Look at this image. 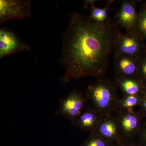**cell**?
Segmentation results:
<instances>
[{"label":"cell","mask_w":146,"mask_h":146,"mask_svg":"<svg viewBox=\"0 0 146 146\" xmlns=\"http://www.w3.org/2000/svg\"><path fill=\"white\" fill-rule=\"evenodd\" d=\"M113 1H109L104 7L99 8L94 5L91 8V14L89 17L92 20L99 23H105L110 19L108 12L110 4Z\"/></svg>","instance_id":"cell-13"},{"label":"cell","mask_w":146,"mask_h":146,"mask_svg":"<svg viewBox=\"0 0 146 146\" xmlns=\"http://www.w3.org/2000/svg\"><path fill=\"white\" fill-rule=\"evenodd\" d=\"M144 53L146 55V47H145V50H144Z\"/></svg>","instance_id":"cell-22"},{"label":"cell","mask_w":146,"mask_h":146,"mask_svg":"<svg viewBox=\"0 0 146 146\" xmlns=\"http://www.w3.org/2000/svg\"><path fill=\"white\" fill-rule=\"evenodd\" d=\"M138 17L135 1L123 0L115 21L118 26L127 31L135 28Z\"/></svg>","instance_id":"cell-9"},{"label":"cell","mask_w":146,"mask_h":146,"mask_svg":"<svg viewBox=\"0 0 146 146\" xmlns=\"http://www.w3.org/2000/svg\"><path fill=\"white\" fill-rule=\"evenodd\" d=\"M135 30L143 39H146V9L138 14Z\"/></svg>","instance_id":"cell-16"},{"label":"cell","mask_w":146,"mask_h":146,"mask_svg":"<svg viewBox=\"0 0 146 146\" xmlns=\"http://www.w3.org/2000/svg\"><path fill=\"white\" fill-rule=\"evenodd\" d=\"M138 111L144 118L146 117V93L143 96V98L139 105Z\"/></svg>","instance_id":"cell-19"},{"label":"cell","mask_w":146,"mask_h":146,"mask_svg":"<svg viewBox=\"0 0 146 146\" xmlns=\"http://www.w3.org/2000/svg\"><path fill=\"white\" fill-rule=\"evenodd\" d=\"M145 93H146V92Z\"/></svg>","instance_id":"cell-25"},{"label":"cell","mask_w":146,"mask_h":146,"mask_svg":"<svg viewBox=\"0 0 146 146\" xmlns=\"http://www.w3.org/2000/svg\"><path fill=\"white\" fill-rule=\"evenodd\" d=\"M137 78L146 87V55L144 53L140 57L139 60Z\"/></svg>","instance_id":"cell-17"},{"label":"cell","mask_w":146,"mask_h":146,"mask_svg":"<svg viewBox=\"0 0 146 146\" xmlns=\"http://www.w3.org/2000/svg\"><path fill=\"white\" fill-rule=\"evenodd\" d=\"M143 38L135 29L126 31L125 33L118 31L114 41L113 54H123L141 57L145 50Z\"/></svg>","instance_id":"cell-4"},{"label":"cell","mask_w":146,"mask_h":146,"mask_svg":"<svg viewBox=\"0 0 146 146\" xmlns=\"http://www.w3.org/2000/svg\"><path fill=\"white\" fill-rule=\"evenodd\" d=\"M119 145L121 146H142L138 143H135L134 142H131L127 144H124L122 143L120 144Z\"/></svg>","instance_id":"cell-21"},{"label":"cell","mask_w":146,"mask_h":146,"mask_svg":"<svg viewBox=\"0 0 146 146\" xmlns=\"http://www.w3.org/2000/svg\"><path fill=\"white\" fill-rule=\"evenodd\" d=\"M87 99L84 93L74 89L68 96L60 99L56 115H61L74 125L86 106Z\"/></svg>","instance_id":"cell-5"},{"label":"cell","mask_w":146,"mask_h":146,"mask_svg":"<svg viewBox=\"0 0 146 146\" xmlns=\"http://www.w3.org/2000/svg\"><path fill=\"white\" fill-rule=\"evenodd\" d=\"M143 95L124 96L119 99L118 109L133 110L135 107L139 106Z\"/></svg>","instance_id":"cell-14"},{"label":"cell","mask_w":146,"mask_h":146,"mask_svg":"<svg viewBox=\"0 0 146 146\" xmlns=\"http://www.w3.org/2000/svg\"><path fill=\"white\" fill-rule=\"evenodd\" d=\"M146 9V3H145V5H144V9Z\"/></svg>","instance_id":"cell-23"},{"label":"cell","mask_w":146,"mask_h":146,"mask_svg":"<svg viewBox=\"0 0 146 146\" xmlns=\"http://www.w3.org/2000/svg\"><path fill=\"white\" fill-rule=\"evenodd\" d=\"M117 144L110 143L96 134L91 133L84 141L81 146H115Z\"/></svg>","instance_id":"cell-15"},{"label":"cell","mask_w":146,"mask_h":146,"mask_svg":"<svg viewBox=\"0 0 146 146\" xmlns=\"http://www.w3.org/2000/svg\"><path fill=\"white\" fill-rule=\"evenodd\" d=\"M115 146H121L119 145H115Z\"/></svg>","instance_id":"cell-24"},{"label":"cell","mask_w":146,"mask_h":146,"mask_svg":"<svg viewBox=\"0 0 146 146\" xmlns=\"http://www.w3.org/2000/svg\"><path fill=\"white\" fill-rule=\"evenodd\" d=\"M31 3V1L26 0H1L0 24L9 20H23L30 17Z\"/></svg>","instance_id":"cell-6"},{"label":"cell","mask_w":146,"mask_h":146,"mask_svg":"<svg viewBox=\"0 0 146 146\" xmlns=\"http://www.w3.org/2000/svg\"><path fill=\"white\" fill-rule=\"evenodd\" d=\"M137 138L138 139L137 143L142 146H146V121L144 122H143Z\"/></svg>","instance_id":"cell-18"},{"label":"cell","mask_w":146,"mask_h":146,"mask_svg":"<svg viewBox=\"0 0 146 146\" xmlns=\"http://www.w3.org/2000/svg\"><path fill=\"white\" fill-rule=\"evenodd\" d=\"M118 27L110 18L99 23L79 12L71 13L62 35L60 63L66 70L60 80L63 84L85 77L104 78Z\"/></svg>","instance_id":"cell-1"},{"label":"cell","mask_w":146,"mask_h":146,"mask_svg":"<svg viewBox=\"0 0 146 146\" xmlns=\"http://www.w3.org/2000/svg\"><path fill=\"white\" fill-rule=\"evenodd\" d=\"M30 46L7 28L0 29V58L31 50Z\"/></svg>","instance_id":"cell-7"},{"label":"cell","mask_w":146,"mask_h":146,"mask_svg":"<svg viewBox=\"0 0 146 146\" xmlns=\"http://www.w3.org/2000/svg\"><path fill=\"white\" fill-rule=\"evenodd\" d=\"M116 112L115 117L122 142L124 144L133 142L142 127L143 117L138 110L119 109Z\"/></svg>","instance_id":"cell-3"},{"label":"cell","mask_w":146,"mask_h":146,"mask_svg":"<svg viewBox=\"0 0 146 146\" xmlns=\"http://www.w3.org/2000/svg\"><path fill=\"white\" fill-rule=\"evenodd\" d=\"M91 133L96 134L113 143L120 145L122 143L117 120L113 115L103 116L96 127Z\"/></svg>","instance_id":"cell-8"},{"label":"cell","mask_w":146,"mask_h":146,"mask_svg":"<svg viewBox=\"0 0 146 146\" xmlns=\"http://www.w3.org/2000/svg\"><path fill=\"white\" fill-rule=\"evenodd\" d=\"M113 81L124 96L143 95L145 93V86L138 78L115 75Z\"/></svg>","instance_id":"cell-11"},{"label":"cell","mask_w":146,"mask_h":146,"mask_svg":"<svg viewBox=\"0 0 146 146\" xmlns=\"http://www.w3.org/2000/svg\"><path fill=\"white\" fill-rule=\"evenodd\" d=\"M102 117L91 105L86 106L74 125L84 131L91 132L96 127Z\"/></svg>","instance_id":"cell-12"},{"label":"cell","mask_w":146,"mask_h":146,"mask_svg":"<svg viewBox=\"0 0 146 146\" xmlns=\"http://www.w3.org/2000/svg\"><path fill=\"white\" fill-rule=\"evenodd\" d=\"M113 55L115 75L137 78L140 57L123 54Z\"/></svg>","instance_id":"cell-10"},{"label":"cell","mask_w":146,"mask_h":146,"mask_svg":"<svg viewBox=\"0 0 146 146\" xmlns=\"http://www.w3.org/2000/svg\"><path fill=\"white\" fill-rule=\"evenodd\" d=\"M117 88L114 81L104 78L97 79L86 87L84 93L91 105L102 116H110L118 109L120 99Z\"/></svg>","instance_id":"cell-2"},{"label":"cell","mask_w":146,"mask_h":146,"mask_svg":"<svg viewBox=\"0 0 146 146\" xmlns=\"http://www.w3.org/2000/svg\"><path fill=\"white\" fill-rule=\"evenodd\" d=\"M97 1L96 0H85L84 1V7L85 9L88 8V6H91V7L95 5V3H96Z\"/></svg>","instance_id":"cell-20"}]
</instances>
